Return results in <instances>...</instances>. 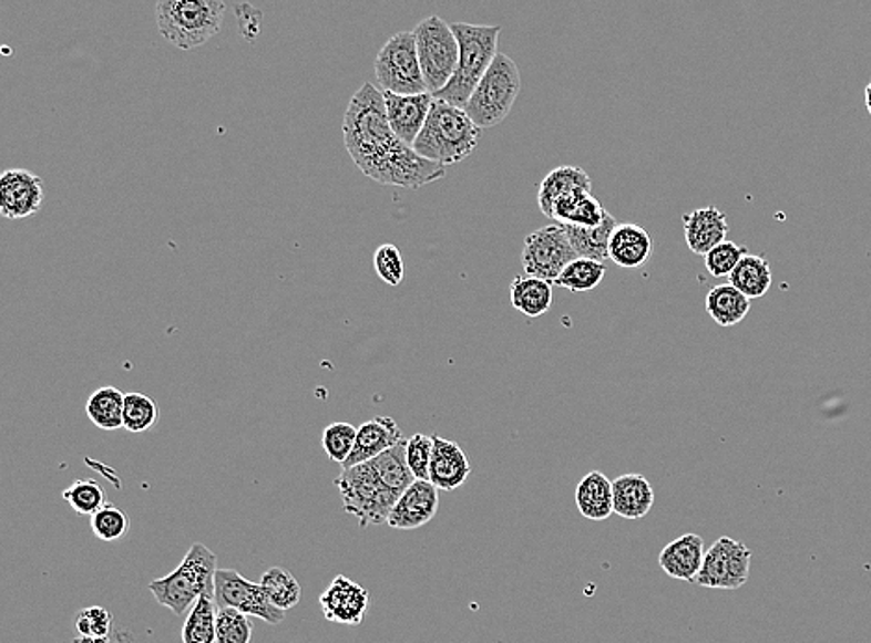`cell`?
<instances>
[{"label": "cell", "instance_id": "6da1fadb", "mask_svg": "<svg viewBox=\"0 0 871 643\" xmlns=\"http://www.w3.org/2000/svg\"><path fill=\"white\" fill-rule=\"evenodd\" d=\"M345 147L362 175L383 186L417 189L444 177L447 167L422 158L390 128L383 92L367 82L353 93L342 121Z\"/></svg>", "mask_w": 871, "mask_h": 643}, {"label": "cell", "instance_id": "7a4b0ae2", "mask_svg": "<svg viewBox=\"0 0 871 643\" xmlns=\"http://www.w3.org/2000/svg\"><path fill=\"white\" fill-rule=\"evenodd\" d=\"M480 137L482 128L474 125V121L463 108L436 98L413 148L422 158L430 159L433 164L442 167L455 166L474 153Z\"/></svg>", "mask_w": 871, "mask_h": 643}, {"label": "cell", "instance_id": "3957f363", "mask_svg": "<svg viewBox=\"0 0 871 643\" xmlns=\"http://www.w3.org/2000/svg\"><path fill=\"white\" fill-rule=\"evenodd\" d=\"M450 27L459 43L458 69L448 86L436 93L433 98L464 108L499 54L496 46L502 29L469 23H453Z\"/></svg>", "mask_w": 871, "mask_h": 643}, {"label": "cell", "instance_id": "277c9868", "mask_svg": "<svg viewBox=\"0 0 871 643\" xmlns=\"http://www.w3.org/2000/svg\"><path fill=\"white\" fill-rule=\"evenodd\" d=\"M216 564L218 558L207 546L194 543L177 570L151 582L150 592L162 606L172 610L173 614L183 615L201 598H214L218 571Z\"/></svg>", "mask_w": 871, "mask_h": 643}, {"label": "cell", "instance_id": "5b68a950", "mask_svg": "<svg viewBox=\"0 0 871 643\" xmlns=\"http://www.w3.org/2000/svg\"><path fill=\"white\" fill-rule=\"evenodd\" d=\"M225 10L219 0H162L156 4V24L170 43L192 51L218 34Z\"/></svg>", "mask_w": 871, "mask_h": 643}, {"label": "cell", "instance_id": "8992f818", "mask_svg": "<svg viewBox=\"0 0 871 643\" xmlns=\"http://www.w3.org/2000/svg\"><path fill=\"white\" fill-rule=\"evenodd\" d=\"M519 93H521L519 68L510 56L499 52L463 110L482 131L493 128L510 115Z\"/></svg>", "mask_w": 871, "mask_h": 643}, {"label": "cell", "instance_id": "52a82bcc", "mask_svg": "<svg viewBox=\"0 0 871 643\" xmlns=\"http://www.w3.org/2000/svg\"><path fill=\"white\" fill-rule=\"evenodd\" d=\"M346 514L357 518L362 529L389 521L390 512L400 497L381 483L372 464L348 467L335 480Z\"/></svg>", "mask_w": 871, "mask_h": 643}, {"label": "cell", "instance_id": "ba28073f", "mask_svg": "<svg viewBox=\"0 0 871 643\" xmlns=\"http://www.w3.org/2000/svg\"><path fill=\"white\" fill-rule=\"evenodd\" d=\"M420 68L428 93L436 95L448 86L459 63V43L452 27L439 15H431L413 30Z\"/></svg>", "mask_w": 871, "mask_h": 643}, {"label": "cell", "instance_id": "9c48e42d", "mask_svg": "<svg viewBox=\"0 0 871 643\" xmlns=\"http://www.w3.org/2000/svg\"><path fill=\"white\" fill-rule=\"evenodd\" d=\"M373 68L381 92L394 93V95L428 93L413 30L392 35L381 46Z\"/></svg>", "mask_w": 871, "mask_h": 643}, {"label": "cell", "instance_id": "30bf717a", "mask_svg": "<svg viewBox=\"0 0 871 643\" xmlns=\"http://www.w3.org/2000/svg\"><path fill=\"white\" fill-rule=\"evenodd\" d=\"M576 258L578 255L568 241L567 230L560 222H551L524 238L521 260L527 277L554 284L563 269Z\"/></svg>", "mask_w": 871, "mask_h": 643}, {"label": "cell", "instance_id": "8fae6325", "mask_svg": "<svg viewBox=\"0 0 871 643\" xmlns=\"http://www.w3.org/2000/svg\"><path fill=\"white\" fill-rule=\"evenodd\" d=\"M751 549L746 543L721 536L706 551L695 584L711 590H740L751 573Z\"/></svg>", "mask_w": 871, "mask_h": 643}, {"label": "cell", "instance_id": "7c38bea8", "mask_svg": "<svg viewBox=\"0 0 871 643\" xmlns=\"http://www.w3.org/2000/svg\"><path fill=\"white\" fill-rule=\"evenodd\" d=\"M214 601L218 609H235L270 625H279L285 620V612L270 603L260 584L247 581L246 577H242L236 570L216 571Z\"/></svg>", "mask_w": 871, "mask_h": 643}, {"label": "cell", "instance_id": "4fadbf2b", "mask_svg": "<svg viewBox=\"0 0 871 643\" xmlns=\"http://www.w3.org/2000/svg\"><path fill=\"white\" fill-rule=\"evenodd\" d=\"M43 205V183L27 169H8L0 177V214L4 219L34 216Z\"/></svg>", "mask_w": 871, "mask_h": 643}, {"label": "cell", "instance_id": "5bb4252c", "mask_svg": "<svg viewBox=\"0 0 871 643\" xmlns=\"http://www.w3.org/2000/svg\"><path fill=\"white\" fill-rule=\"evenodd\" d=\"M368 603H370V593L361 584L345 575L335 577L326 592L320 595L324 618L340 625H361Z\"/></svg>", "mask_w": 871, "mask_h": 643}, {"label": "cell", "instance_id": "9a60e30c", "mask_svg": "<svg viewBox=\"0 0 871 643\" xmlns=\"http://www.w3.org/2000/svg\"><path fill=\"white\" fill-rule=\"evenodd\" d=\"M439 510V490L430 480H414L401 494L387 525L398 530H414L430 523Z\"/></svg>", "mask_w": 871, "mask_h": 643}, {"label": "cell", "instance_id": "2e32d148", "mask_svg": "<svg viewBox=\"0 0 871 643\" xmlns=\"http://www.w3.org/2000/svg\"><path fill=\"white\" fill-rule=\"evenodd\" d=\"M385 108L389 117L390 128L401 142L408 143L413 147L417 137L424 128L431 106L436 98L431 93L422 95H394V93L383 92Z\"/></svg>", "mask_w": 871, "mask_h": 643}, {"label": "cell", "instance_id": "e0dca14e", "mask_svg": "<svg viewBox=\"0 0 871 643\" xmlns=\"http://www.w3.org/2000/svg\"><path fill=\"white\" fill-rule=\"evenodd\" d=\"M684 238L689 251L706 257L711 249L727 241V214L717 206H705L683 217Z\"/></svg>", "mask_w": 871, "mask_h": 643}, {"label": "cell", "instance_id": "ac0fdd59", "mask_svg": "<svg viewBox=\"0 0 871 643\" xmlns=\"http://www.w3.org/2000/svg\"><path fill=\"white\" fill-rule=\"evenodd\" d=\"M472 466L469 456L458 442L433 436L430 483L437 490L453 491L463 486L471 477Z\"/></svg>", "mask_w": 871, "mask_h": 643}, {"label": "cell", "instance_id": "d6986e66", "mask_svg": "<svg viewBox=\"0 0 871 643\" xmlns=\"http://www.w3.org/2000/svg\"><path fill=\"white\" fill-rule=\"evenodd\" d=\"M403 442V434L398 423L389 416H378L370 419V422L362 423L361 427L357 428L356 447L351 450L350 458L346 460L342 469L348 467L361 466L368 464L379 455H383L385 450L392 449L396 445Z\"/></svg>", "mask_w": 871, "mask_h": 643}, {"label": "cell", "instance_id": "ffe728a7", "mask_svg": "<svg viewBox=\"0 0 871 643\" xmlns=\"http://www.w3.org/2000/svg\"><path fill=\"white\" fill-rule=\"evenodd\" d=\"M705 541L699 535L688 532L669 541L662 549L658 564L662 570L677 581L695 582L705 560Z\"/></svg>", "mask_w": 871, "mask_h": 643}, {"label": "cell", "instance_id": "44dd1931", "mask_svg": "<svg viewBox=\"0 0 871 643\" xmlns=\"http://www.w3.org/2000/svg\"><path fill=\"white\" fill-rule=\"evenodd\" d=\"M653 255V238L636 222H619L609 236L608 258L617 268H643Z\"/></svg>", "mask_w": 871, "mask_h": 643}, {"label": "cell", "instance_id": "7402d4cb", "mask_svg": "<svg viewBox=\"0 0 871 643\" xmlns=\"http://www.w3.org/2000/svg\"><path fill=\"white\" fill-rule=\"evenodd\" d=\"M606 216L608 211L602 208L601 200L591 189H573L554 203L551 219L568 227L593 228L602 225Z\"/></svg>", "mask_w": 871, "mask_h": 643}, {"label": "cell", "instance_id": "603a6c76", "mask_svg": "<svg viewBox=\"0 0 871 643\" xmlns=\"http://www.w3.org/2000/svg\"><path fill=\"white\" fill-rule=\"evenodd\" d=\"M614 514L623 519H643L654 505V490L639 473H626L615 478Z\"/></svg>", "mask_w": 871, "mask_h": 643}, {"label": "cell", "instance_id": "cb8c5ba5", "mask_svg": "<svg viewBox=\"0 0 871 643\" xmlns=\"http://www.w3.org/2000/svg\"><path fill=\"white\" fill-rule=\"evenodd\" d=\"M574 501L582 518L590 521L608 519L614 514L612 480L602 471L587 473L576 486Z\"/></svg>", "mask_w": 871, "mask_h": 643}, {"label": "cell", "instance_id": "d4e9b609", "mask_svg": "<svg viewBox=\"0 0 871 643\" xmlns=\"http://www.w3.org/2000/svg\"><path fill=\"white\" fill-rule=\"evenodd\" d=\"M511 304L526 318H541L551 310L554 288L535 277H515L510 288Z\"/></svg>", "mask_w": 871, "mask_h": 643}, {"label": "cell", "instance_id": "484cf974", "mask_svg": "<svg viewBox=\"0 0 871 643\" xmlns=\"http://www.w3.org/2000/svg\"><path fill=\"white\" fill-rule=\"evenodd\" d=\"M706 312L719 326H734L741 323L751 312V299H747L732 284H719L706 295Z\"/></svg>", "mask_w": 871, "mask_h": 643}, {"label": "cell", "instance_id": "4316f807", "mask_svg": "<svg viewBox=\"0 0 871 643\" xmlns=\"http://www.w3.org/2000/svg\"><path fill=\"white\" fill-rule=\"evenodd\" d=\"M617 225L619 222L615 221V217L612 214H608L598 227H568V225H563V227L567 230L568 241H571V246H573L574 252L578 255V258H587V260L604 263L606 260H609V236H612Z\"/></svg>", "mask_w": 871, "mask_h": 643}, {"label": "cell", "instance_id": "83f0119b", "mask_svg": "<svg viewBox=\"0 0 871 643\" xmlns=\"http://www.w3.org/2000/svg\"><path fill=\"white\" fill-rule=\"evenodd\" d=\"M573 189H591V178L584 169L576 166H560L549 173L540 184L537 205L546 217H551L552 206L562 195Z\"/></svg>", "mask_w": 871, "mask_h": 643}, {"label": "cell", "instance_id": "f1b7e54d", "mask_svg": "<svg viewBox=\"0 0 871 643\" xmlns=\"http://www.w3.org/2000/svg\"><path fill=\"white\" fill-rule=\"evenodd\" d=\"M773 282V274L769 262L758 255H749L741 258V262L736 266L732 274L728 277V284H732L736 290L741 291L747 299H762L768 293Z\"/></svg>", "mask_w": 871, "mask_h": 643}, {"label": "cell", "instance_id": "f546056e", "mask_svg": "<svg viewBox=\"0 0 871 643\" xmlns=\"http://www.w3.org/2000/svg\"><path fill=\"white\" fill-rule=\"evenodd\" d=\"M406 449H408V439H403L401 444L385 450L383 455H379L378 458L370 461L373 471L378 473V477L381 478V483L398 497L417 480L411 467H409Z\"/></svg>", "mask_w": 871, "mask_h": 643}, {"label": "cell", "instance_id": "4dcf8cb0", "mask_svg": "<svg viewBox=\"0 0 871 643\" xmlns=\"http://www.w3.org/2000/svg\"><path fill=\"white\" fill-rule=\"evenodd\" d=\"M123 406L125 393L115 386L99 387L86 401V416L95 427L103 431L123 428Z\"/></svg>", "mask_w": 871, "mask_h": 643}, {"label": "cell", "instance_id": "1f68e13d", "mask_svg": "<svg viewBox=\"0 0 871 643\" xmlns=\"http://www.w3.org/2000/svg\"><path fill=\"white\" fill-rule=\"evenodd\" d=\"M218 610L214 598H201L184 621L183 643H216Z\"/></svg>", "mask_w": 871, "mask_h": 643}, {"label": "cell", "instance_id": "d6a6232c", "mask_svg": "<svg viewBox=\"0 0 871 643\" xmlns=\"http://www.w3.org/2000/svg\"><path fill=\"white\" fill-rule=\"evenodd\" d=\"M258 584L266 593V598L270 599V603L283 612L298 606L301 601V587L298 579L283 568H270L260 577Z\"/></svg>", "mask_w": 871, "mask_h": 643}, {"label": "cell", "instance_id": "836d02e7", "mask_svg": "<svg viewBox=\"0 0 871 643\" xmlns=\"http://www.w3.org/2000/svg\"><path fill=\"white\" fill-rule=\"evenodd\" d=\"M606 277V266L587 258H576L563 269V273L557 277L554 286H560L563 290L584 293V291L595 290L601 286Z\"/></svg>", "mask_w": 871, "mask_h": 643}, {"label": "cell", "instance_id": "e575fe53", "mask_svg": "<svg viewBox=\"0 0 871 643\" xmlns=\"http://www.w3.org/2000/svg\"><path fill=\"white\" fill-rule=\"evenodd\" d=\"M63 501L68 502L81 516H95L101 508L106 507V494L103 486L92 478L75 480L62 494Z\"/></svg>", "mask_w": 871, "mask_h": 643}, {"label": "cell", "instance_id": "d590c367", "mask_svg": "<svg viewBox=\"0 0 871 643\" xmlns=\"http://www.w3.org/2000/svg\"><path fill=\"white\" fill-rule=\"evenodd\" d=\"M158 406L144 393H126L123 406V428L132 434L145 433L158 422Z\"/></svg>", "mask_w": 871, "mask_h": 643}, {"label": "cell", "instance_id": "8d00e7d4", "mask_svg": "<svg viewBox=\"0 0 871 643\" xmlns=\"http://www.w3.org/2000/svg\"><path fill=\"white\" fill-rule=\"evenodd\" d=\"M357 427L350 423H331L324 428L321 434V447L326 450L327 458L345 466L350 458L351 450L356 447Z\"/></svg>", "mask_w": 871, "mask_h": 643}, {"label": "cell", "instance_id": "74e56055", "mask_svg": "<svg viewBox=\"0 0 871 643\" xmlns=\"http://www.w3.org/2000/svg\"><path fill=\"white\" fill-rule=\"evenodd\" d=\"M253 623L249 615L235 609H219L216 620V643H249Z\"/></svg>", "mask_w": 871, "mask_h": 643}, {"label": "cell", "instance_id": "f35d334b", "mask_svg": "<svg viewBox=\"0 0 871 643\" xmlns=\"http://www.w3.org/2000/svg\"><path fill=\"white\" fill-rule=\"evenodd\" d=\"M131 529L126 514L114 505H106L92 516V532L101 541H117Z\"/></svg>", "mask_w": 871, "mask_h": 643}, {"label": "cell", "instance_id": "ab89813d", "mask_svg": "<svg viewBox=\"0 0 871 643\" xmlns=\"http://www.w3.org/2000/svg\"><path fill=\"white\" fill-rule=\"evenodd\" d=\"M746 247L738 246L734 241H723L721 246L711 249L705 257V266L708 273L716 279L723 277H730L736 266L741 262V258L746 257Z\"/></svg>", "mask_w": 871, "mask_h": 643}, {"label": "cell", "instance_id": "60d3db41", "mask_svg": "<svg viewBox=\"0 0 871 643\" xmlns=\"http://www.w3.org/2000/svg\"><path fill=\"white\" fill-rule=\"evenodd\" d=\"M373 269L385 284L400 286L406 277V263L400 249L390 243L379 247L378 251L373 252Z\"/></svg>", "mask_w": 871, "mask_h": 643}, {"label": "cell", "instance_id": "b9f144b4", "mask_svg": "<svg viewBox=\"0 0 871 643\" xmlns=\"http://www.w3.org/2000/svg\"><path fill=\"white\" fill-rule=\"evenodd\" d=\"M408 464L417 480H430L431 456H433V436L414 434L408 439Z\"/></svg>", "mask_w": 871, "mask_h": 643}, {"label": "cell", "instance_id": "7bdbcfd3", "mask_svg": "<svg viewBox=\"0 0 871 643\" xmlns=\"http://www.w3.org/2000/svg\"><path fill=\"white\" fill-rule=\"evenodd\" d=\"M112 623V614L103 606L81 610L75 618V629L82 637H109Z\"/></svg>", "mask_w": 871, "mask_h": 643}, {"label": "cell", "instance_id": "ee69618b", "mask_svg": "<svg viewBox=\"0 0 871 643\" xmlns=\"http://www.w3.org/2000/svg\"><path fill=\"white\" fill-rule=\"evenodd\" d=\"M236 19L240 24V32L246 40L253 41L257 38L258 27H260V12L249 4L236 7Z\"/></svg>", "mask_w": 871, "mask_h": 643}, {"label": "cell", "instance_id": "f6af8a7d", "mask_svg": "<svg viewBox=\"0 0 871 643\" xmlns=\"http://www.w3.org/2000/svg\"><path fill=\"white\" fill-rule=\"evenodd\" d=\"M73 643H112L109 637H76Z\"/></svg>", "mask_w": 871, "mask_h": 643}, {"label": "cell", "instance_id": "bcb514c9", "mask_svg": "<svg viewBox=\"0 0 871 643\" xmlns=\"http://www.w3.org/2000/svg\"><path fill=\"white\" fill-rule=\"evenodd\" d=\"M864 97H865V108H868V114L871 115V82L870 84H868V86H865Z\"/></svg>", "mask_w": 871, "mask_h": 643}]
</instances>
